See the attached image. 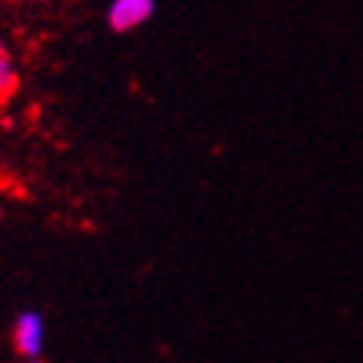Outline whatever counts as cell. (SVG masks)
Masks as SVG:
<instances>
[{
  "mask_svg": "<svg viewBox=\"0 0 363 363\" xmlns=\"http://www.w3.org/2000/svg\"><path fill=\"white\" fill-rule=\"evenodd\" d=\"M12 349L23 360H41L47 352V320L38 308H23L12 320Z\"/></svg>",
  "mask_w": 363,
  "mask_h": 363,
  "instance_id": "1",
  "label": "cell"
},
{
  "mask_svg": "<svg viewBox=\"0 0 363 363\" xmlns=\"http://www.w3.org/2000/svg\"><path fill=\"white\" fill-rule=\"evenodd\" d=\"M155 12H157V0H111L105 21L111 33L125 35V33H134V29L145 26L155 18Z\"/></svg>",
  "mask_w": 363,
  "mask_h": 363,
  "instance_id": "2",
  "label": "cell"
},
{
  "mask_svg": "<svg viewBox=\"0 0 363 363\" xmlns=\"http://www.w3.org/2000/svg\"><path fill=\"white\" fill-rule=\"evenodd\" d=\"M18 87H21V73H18V65H15V58L12 52L0 44V102H6L18 94Z\"/></svg>",
  "mask_w": 363,
  "mask_h": 363,
  "instance_id": "3",
  "label": "cell"
}]
</instances>
